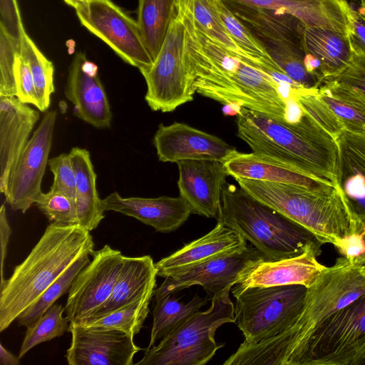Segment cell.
<instances>
[{
	"label": "cell",
	"instance_id": "6da1fadb",
	"mask_svg": "<svg viewBox=\"0 0 365 365\" xmlns=\"http://www.w3.org/2000/svg\"><path fill=\"white\" fill-rule=\"evenodd\" d=\"M187 50L195 93L233 108L262 113L279 120L297 119V102L289 90L241 56L207 36L185 12Z\"/></svg>",
	"mask_w": 365,
	"mask_h": 365
},
{
	"label": "cell",
	"instance_id": "7a4b0ae2",
	"mask_svg": "<svg viewBox=\"0 0 365 365\" xmlns=\"http://www.w3.org/2000/svg\"><path fill=\"white\" fill-rule=\"evenodd\" d=\"M365 294V269L353 259L338 257L307 287L294 322L272 338L242 342L224 365H299L316 330L335 312Z\"/></svg>",
	"mask_w": 365,
	"mask_h": 365
},
{
	"label": "cell",
	"instance_id": "3957f363",
	"mask_svg": "<svg viewBox=\"0 0 365 365\" xmlns=\"http://www.w3.org/2000/svg\"><path fill=\"white\" fill-rule=\"evenodd\" d=\"M237 128V136L253 153L276 159L310 177L334 183L336 141L304 110L298 120L287 121L241 108Z\"/></svg>",
	"mask_w": 365,
	"mask_h": 365
},
{
	"label": "cell",
	"instance_id": "277c9868",
	"mask_svg": "<svg viewBox=\"0 0 365 365\" xmlns=\"http://www.w3.org/2000/svg\"><path fill=\"white\" fill-rule=\"evenodd\" d=\"M94 251L89 230L80 225L51 223L0 287V331L16 320L74 262Z\"/></svg>",
	"mask_w": 365,
	"mask_h": 365
},
{
	"label": "cell",
	"instance_id": "5b68a950",
	"mask_svg": "<svg viewBox=\"0 0 365 365\" xmlns=\"http://www.w3.org/2000/svg\"><path fill=\"white\" fill-rule=\"evenodd\" d=\"M239 186L254 198L302 226L322 243L337 250L347 237L361 231L336 185L324 189L268 181L236 178Z\"/></svg>",
	"mask_w": 365,
	"mask_h": 365
},
{
	"label": "cell",
	"instance_id": "8992f818",
	"mask_svg": "<svg viewBox=\"0 0 365 365\" xmlns=\"http://www.w3.org/2000/svg\"><path fill=\"white\" fill-rule=\"evenodd\" d=\"M222 205L219 222L237 231L266 259L292 257L322 244L309 230L254 198L240 186L225 185Z\"/></svg>",
	"mask_w": 365,
	"mask_h": 365
},
{
	"label": "cell",
	"instance_id": "52a82bcc",
	"mask_svg": "<svg viewBox=\"0 0 365 365\" xmlns=\"http://www.w3.org/2000/svg\"><path fill=\"white\" fill-rule=\"evenodd\" d=\"M230 292L212 296L210 307L197 312L184 324L163 338L157 346L146 349L139 365H205L224 346L217 343L216 330L235 323L234 304Z\"/></svg>",
	"mask_w": 365,
	"mask_h": 365
},
{
	"label": "cell",
	"instance_id": "ba28073f",
	"mask_svg": "<svg viewBox=\"0 0 365 365\" xmlns=\"http://www.w3.org/2000/svg\"><path fill=\"white\" fill-rule=\"evenodd\" d=\"M307 289L302 284L232 288L235 323L244 342L272 338L290 325L301 311Z\"/></svg>",
	"mask_w": 365,
	"mask_h": 365
},
{
	"label": "cell",
	"instance_id": "9c48e42d",
	"mask_svg": "<svg viewBox=\"0 0 365 365\" xmlns=\"http://www.w3.org/2000/svg\"><path fill=\"white\" fill-rule=\"evenodd\" d=\"M187 5L173 21L152 66L140 72L147 86L145 100L154 111L172 112L192 101L195 93L188 58Z\"/></svg>",
	"mask_w": 365,
	"mask_h": 365
},
{
	"label": "cell",
	"instance_id": "30bf717a",
	"mask_svg": "<svg viewBox=\"0 0 365 365\" xmlns=\"http://www.w3.org/2000/svg\"><path fill=\"white\" fill-rule=\"evenodd\" d=\"M365 294L327 319L309 340L299 365H362Z\"/></svg>",
	"mask_w": 365,
	"mask_h": 365
},
{
	"label": "cell",
	"instance_id": "8fae6325",
	"mask_svg": "<svg viewBox=\"0 0 365 365\" xmlns=\"http://www.w3.org/2000/svg\"><path fill=\"white\" fill-rule=\"evenodd\" d=\"M81 24L101 38L125 63L140 72L154 63L137 21L112 0H91L76 11Z\"/></svg>",
	"mask_w": 365,
	"mask_h": 365
},
{
	"label": "cell",
	"instance_id": "7c38bea8",
	"mask_svg": "<svg viewBox=\"0 0 365 365\" xmlns=\"http://www.w3.org/2000/svg\"><path fill=\"white\" fill-rule=\"evenodd\" d=\"M76 275L65 305L70 323H80L94 315L112 294L123 264L121 252L106 245L94 251Z\"/></svg>",
	"mask_w": 365,
	"mask_h": 365
},
{
	"label": "cell",
	"instance_id": "4fadbf2b",
	"mask_svg": "<svg viewBox=\"0 0 365 365\" xmlns=\"http://www.w3.org/2000/svg\"><path fill=\"white\" fill-rule=\"evenodd\" d=\"M56 118V110L46 111L16 163L4 194L14 210L25 213L42 192Z\"/></svg>",
	"mask_w": 365,
	"mask_h": 365
},
{
	"label": "cell",
	"instance_id": "5bb4252c",
	"mask_svg": "<svg viewBox=\"0 0 365 365\" xmlns=\"http://www.w3.org/2000/svg\"><path fill=\"white\" fill-rule=\"evenodd\" d=\"M263 256L252 247L242 252L217 257L190 267L165 278L155 290V299L175 294L193 285H200L212 296L231 291L245 272Z\"/></svg>",
	"mask_w": 365,
	"mask_h": 365
},
{
	"label": "cell",
	"instance_id": "9a60e30c",
	"mask_svg": "<svg viewBox=\"0 0 365 365\" xmlns=\"http://www.w3.org/2000/svg\"><path fill=\"white\" fill-rule=\"evenodd\" d=\"M71 341L66 358L70 365H132L142 349L123 331L70 323Z\"/></svg>",
	"mask_w": 365,
	"mask_h": 365
},
{
	"label": "cell",
	"instance_id": "2e32d148",
	"mask_svg": "<svg viewBox=\"0 0 365 365\" xmlns=\"http://www.w3.org/2000/svg\"><path fill=\"white\" fill-rule=\"evenodd\" d=\"M178 187L192 213L217 222L222 218V192L229 174L223 161L185 160L177 163Z\"/></svg>",
	"mask_w": 365,
	"mask_h": 365
},
{
	"label": "cell",
	"instance_id": "e0dca14e",
	"mask_svg": "<svg viewBox=\"0 0 365 365\" xmlns=\"http://www.w3.org/2000/svg\"><path fill=\"white\" fill-rule=\"evenodd\" d=\"M64 93L77 118L98 129L110 127L113 115L98 68L84 52L76 53L68 66Z\"/></svg>",
	"mask_w": 365,
	"mask_h": 365
},
{
	"label": "cell",
	"instance_id": "ac0fdd59",
	"mask_svg": "<svg viewBox=\"0 0 365 365\" xmlns=\"http://www.w3.org/2000/svg\"><path fill=\"white\" fill-rule=\"evenodd\" d=\"M158 160L178 163L185 160H216L225 161L236 148L216 135L175 122L158 125L153 137Z\"/></svg>",
	"mask_w": 365,
	"mask_h": 365
},
{
	"label": "cell",
	"instance_id": "d6986e66",
	"mask_svg": "<svg viewBox=\"0 0 365 365\" xmlns=\"http://www.w3.org/2000/svg\"><path fill=\"white\" fill-rule=\"evenodd\" d=\"M321 247L322 244L312 246L292 257L276 260L261 259L245 272L235 287L243 289L289 284H302L309 287L326 267L318 260Z\"/></svg>",
	"mask_w": 365,
	"mask_h": 365
},
{
	"label": "cell",
	"instance_id": "ffe728a7",
	"mask_svg": "<svg viewBox=\"0 0 365 365\" xmlns=\"http://www.w3.org/2000/svg\"><path fill=\"white\" fill-rule=\"evenodd\" d=\"M38 120V111L16 96H0V191L4 195Z\"/></svg>",
	"mask_w": 365,
	"mask_h": 365
},
{
	"label": "cell",
	"instance_id": "44dd1931",
	"mask_svg": "<svg viewBox=\"0 0 365 365\" xmlns=\"http://www.w3.org/2000/svg\"><path fill=\"white\" fill-rule=\"evenodd\" d=\"M101 207L104 212L113 211L132 217L162 233L175 231L192 213L181 196L123 197L116 191L101 200Z\"/></svg>",
	"mask_w": 365,
	"mask_h": 365
},
{
	"label": "cell",
	"instance_id": "7402d4cb",
	"mask_svg": "<svg viewBox=\"0 0 365 365\" xmlns=\"http://www.w3.org/2000/svg\"><path fill=\"white\" fill-rule=\"evenodd\" d=\"M336 141L334 184L356 218L365 221V133L343 130Z\"/></svg>",
	"mask_w": 365,
	"mask_h": 365
},
{
	"label": "cell",
	"instance_id": "603a6c76",
	"mask_svg": "<svg viewBox=\"0 0 365 365\" xmlns=\"http://www.w3.org/2000/svg\"><path fill=\"white\" fill-rule=\"evenodd\" d=\"M247 247V240L237 231L217 222L204 236L156 262L158 276L165 278L202 262L242 252Z\"/></svg>",
	"mask_w": 365,
	"mask_h": 365
},
{
	"label": "cell",
	"instance_id": "cb8c5ba5",
	"mask_svg": "<svg viewBox=\"0 0 365 365\" xmlns=\"http://www.w3.org/2000/svg\"><path fill=\"white\" fill-rule=\"evenodd\" d=\"M288 14L305 25L349 35L350 6L346 0H224Z\"/></svg>",
	"mask_w": 365,
	"mask_h": 365
},
{
	"label": "cell",
	"instance_id": "d4e9b609",
	"mask_svg": "<svg viewBox=\"0 0 365 365\" xmlns=\"http://www.w3.org/2000/svg\"><path fill=\"white\" fill-rule=\"evenodd\" d=\"M229 175L236 178L295 185L311 189L335 185L332 182L307 175L272 158L237 150L224 161Z\"/></svg>",
	"mask_w": 365,
	"mask_h": 365
},
{
	"label": "cell",
	"instance_id": "484cf974",
	"mask_svg": "<svg viewBox=\"0 0 365 365\" xmlns=\"http://www.w3.org/2000/svg\"><path fill=\"white\" fill-rule=\"evenodd\" d=\"M157 276L155 263L150 255L124 256L123 264L111 295L92 317L107 314L147 294L154 293Z\"/></svg>",
	"mask_w": 365,
	"mask_h": 365
},
{
	"label": "cell",
	"instance_id": "4316f807",
	"mask_svg": "<svg viewBox=\"0 0 365 365\" xmlns=\"http://www.w3.org/2000/svg\"><path fill=\"white\" fill-rule=\"evenodd\" d=\"M76 174L75 204L78 223L90 232L104 218L96 189V174L86 149L73 148L68 153Z\"/></svg>",
	"mask_w": 365,
	"mask_h": 365
},
{
	"label": "cell",
	"instance_id": "83f0119b",
	"mask_svg": "<svg viewBox=\"0 0 365 365\" xmlns=\"http://www.w3.org/2000/svg\"><path fill=\"white\" fill-rule=\"evenodd\" d=\"M304 43L306 53L320 63L323 81L340 73L351 58L349 35L334 30L305 25Z\"/></svg>",
	"mask_w": 365,
	"mask_h": 365
},
{
	"label": "cell",
	"instance_id": "f1b7e54d",
	"mask_svg": "<svg viewBox=\"0 0 365 365\" xmlns=\"http://www.w3.org/2000/svg\"><path fill=\"white\" fill-rule=\"evenodd\" d=\"M187 0H138L137 23L153 61L157 58L173 21Z\"/></svg>",
	"mask_w": 365,
	"mask_h": 365
},
{
	"label": "cell",
	"instance_id": "f546056e",
	"mask_svg": "<svg viewBox=\"0 0 365 365\" xmlns=\"http://www.w3.org/2000/svg\"><path fill=\"white\" fill-rule=\"evenodd\" d=\"M317 95L332 110L344 130L365 133V97L359 91L328 78L317 88Z\"/></svg>",
	"mask_w": 365,
	"mask_h": 365
},
{
	"label": "cell",
	"instance_id": "4dcf8cb0",
	"mask_svg": "<svg viewBox=\"0 0 365 365\" xmlns=\"http://www.w3.org/2000/svg\"><path fill=\"white\" fill-rule=\"evenodd\" d=\"M210 298L201 297L197 294L188 302H184L175 294H168L155 299L153 314V324L148 346H153L171 332L184 324L191 317L205 305Z\"/></svg>",
	"mask_w": 365,
	"mask_h": 365
},
{
	"label": "cell",
	"instance_id": "1f68e13d",
	"mask_svg": "<svg viewBox=\"0 0 365 365\" xmlns=\"http://www.w3.org/2000/svg\"><path fill=\"white\" fill-rule=\"evenodd\" d=\"M153 294H147L110 312L90 317L78 324L88 328L118 330L134 336L143 327Z\"/></svg>",
	"mask_w": 365,
	"mask_h": 365
},
{
	"label": "cell",
	"instance_id": "d6a6232c",
	"mask_svg": "<svg viewBox=\"0 0 365 365\" xmlns=\"http://www.w3.org/2000/svg\"><path fill=\"white\" fill-rule=\"evenodd\" d=\"M21 55L27 61L33 76L38 100V109L48 110L54 92V66L38 48L27 33L21 45Z\"/></svg>",
	"mask_w": 365,
	"mask_h": 365
},
{
	"label": "cell",
	"instance_id": "836d02e7",
	"mask_svg": "<svg viewBox=\"0 0 365 365\" xmlns=\"http://www.w3.org/2000/svg\"><path fill=\"white\" fill-rule=\"evenodd\" d=\"M89 255H85L74 262L39 298L18 318L19 325L28 327L36 322L61 296L68 292L78 272L90 262Z\"/></svg>",
	"mask_w": 365,
	"mask_h": 365
},
{
	"label": "cell",
	"instance_id": "e575fe53",
	"mask_svg": "<svg viewBox=\"0 0 365 365\" xmlns=\"http://www.w3.org/2000/svg\"><path fill=\"white\" fill-rule=\"evenodd\" d=\"M64 311L61 304H54L36 322L26 327L19 353L20 359L35 346L68 331L70 322L66 316L63 317Z\"/></svg>",
	"mask_w": 365,
	"mask_h": 365
},
{
	"label": "cell",
	"instance_id": "d590c367",
	"mask_svg": "<svg viewBox=\"0 0 365 365\" xmlns=\"http://www.w3.org/2000/svg\"><path fill=\"white\" fill-rule=\"evenodd\" d=\"M188 6L195 23L207 36L232 52L246 57L225 27L213 0H188Z\"/></svg>",
	"mask_w": 365,
	"mask_h": 365
},
{
	"label": "cell",
	"instance_id": "8d00e7d4",
	"mask_svg": "<svg viewBox=\"0 0 365 365\" xmlns=\"http://www.w3.org/2000/svg\"><path fill=\"white\" fill-rule=\"evenodd\" d=\"M213 1L225 27L246 57L272 60L264 46L233 14L224 0Z\"/></svg>",
	"mask_w": 365,
	"mask_h": 365
},
{
	"label": "cell",
	"instance_id": "74e56055",
	"mask_svg": "<svg viewBox=\"0 0 365 365\" xmlns=\"http://www.w3.org/2000/svg\"><path fill=\"white\" fill-rule=\"evenodd\" d=\"M302 110L335 140L344 128L329 106L317 95V89L302 88L293 94Z\"/></svg>",
	"mask_w": 365,
	"mask_h": 365
},
{
	"label": "cell",
	"instance_id": "f35d334b",
	"mask_svg": "<svg viewBox=\"0 0 365 365\" xmlns=\"http://www.w3.org/2000/svg\"><path fill=\"white\" fill-rule=\"evenodd\" d=\"M36 204L51 223L59 226L78 225L75 202L61 192L50 190L42 192Z\"/></svg>",
	"mask_w": 365,
	"mask_h": 365
},
{
	"label": "cell",
	"instance_id": "ab89813d",
	"mask_svg": "<svg viewBox=\"0 0 365 365\" xmlns=\"http://www.w3.org/2000/svg\"><path fill=\"white\" fill-rule=\"evenodd\" d=\"M21 45L0 28V96H16L14 63Z\"/></svg>",
	"mask_w": 365,
	"mask_h": 365
},
{
	"label": "cell",
	"instance_id": "60d3db41",
	"mask_svg": "<svg viewBox=\"0 0 365 365\" xmlns=\"http://www.w3.org/2000/svg\"><path fill=\"white\" fill-rule=\"evenodd\" d=\"M48 165L54 176L50 190L61 192L75 202L76 174L69 154L53 157L48 160Z\"/></svg>",
	"mask_w": 365,
	"mask_h": 365
},
{
	"label": "cell",
	"instance_id": "b9f144b4",
	"mask_svg": "<svg viewBox=\"0 0 365 365\" xmlns=\"http://www.w3.org/2000/svg\"><path fill=\"white\" fill-rule=\"evenodd\" d=\"M349 41L352 54L349 64L340 73L330 78L351 87L365 97V53Z\"/></svg>",
	"mask_w": 365,
	"mask_h": 365
},
{
	"label": "cell",
	"instance_id": "7bdbcfd3",
	"mask_svg": "<svg viewBox=\"0 0 365 365\" xmlns=\"http://www.w3.org/2000/svg\"><path fill=\"white\" fill-rule=\"evenodd\" d=\"M14 78L16 95L21 102L38 108L36 91L33 76L27 61L18 53L14 63Z\"/></svg>",
	"mask_w": 365,
	"mask_h": 365
},
{
	"label": "cell",
	"instance_id": "ee69618b",
	"mask_svg": "<svg viewBox=\"0 0 365 365\" xmlns=\"http://www.w3.org/2000/svg\"><path fill=\"white\" fill-rule=\"evenodd\" d=\"M0 28L19 43L26 34L17 0H0Z\"/></svg>",
	"mask_w": 365,
	"mask_h": 365
},
{
	"label": "cell",
	"instance_id": "f6af8a7d",
	"mask_svg": "<svg viewBox=\"0 0 365 365\" xmlns=\"http://www.w3.org/2000/svg\"><path fill=\"white\" fill-rule=\"evenodd\" d=\"M349 39L365 53V21L356 10L350 6Z\"/></svg>",
	"mask_w": 365,
	"mask_h": 365
},
{
	"label": "cell",
	"instance_id": "bcb514c9",
	"mask_svg": "<svg viewBox=\"0 0 365 365\" xmlns=\"http://www.w3.org/2000/svg\"><path fill=\"white\" fill-rule=\"evenodd\" d=\"M11 235V229L10 227L8 219L6 217V207L2 204L0 210V239H1V283L0 287L5 282L4 279V264L6 257L7 246Z\"/></svg>",
	"mask_w": 365,
	"mask_h": 365
},
{
	"label": "cell",
	"instance_id": "7dc6e473",
	"mask_svg": "<svg viewBox=\"0 0 365 365\" xmlns=\"http://www.w3.org/2000/svg\"><path fill=\"white\" fill-rule=\"evenodd\" d=\"M20 359L9 352L1 343L0 344V364L1 365H19Z\"/></svg>",
	"mask_w": 365,
	"mask_h": 365
},
{
	"label": "cell",
	"instance_id": "c3c4849f",
	"mask_svg": "<svg viewBox=\"0 0 365 365\" xmlns=\"http://www.w3.org/2000/svg\"><path fill=\"white\" fill-rule=\"evenodd\" d=\"M66 4L76 11L86 7L91 0H63Z\"/></svg>",
	"mask_w": 365,
	"mask_h": 365
},
{
	"label": "cell",
	"instance_id": "681fc988",
	"mask_svg": "<svg viewBox=\"0 0 365 365\" xmlns=\"http://www.w3.org/2000/svg\"><path fill=\"white\" fill-rule=\"evenodd\" d=\"M361 222V232L362 237H363L364 242L365 245V221H363ZM354 261L356 262L358 264H359L360 266H361L362 267H364L365 269V250L362 255H361L359 257H358Z\"/></svg>",
	"mask_w": 365,
	"mask_h": 365
},
{
	"label": "cell",
	"instance_id": "f907efd6",
	"mask_svg": "<svg viewBox=\"0 0 365 365\" xmlns=\"http://www.w3.org/2000/svg\"><path fill=\"white\" fill-rule=\"evenodd\" d=\"M361 4L359 9L356 10L363 20L365 21V0H360Z\"/></svg>",
	"mask_w": 365,
	"mask_h": 365
},
{
	"label": "cell",
	"instance_id": "816d5d0a",
	"mask_svg": "<svg viewBox=\"0 0 365 365\" xmlns=\"http://www.w3.org/2000/svg\"><path fill=\"white\" fill-rule=\"evenodd\" d=\"M364 364H365V359H364Z\"/></svg>",
	"mask_w": 365,
	"mask_h": 365
}]
</instances>
